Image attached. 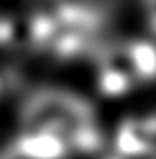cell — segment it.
I'll use <instances>...</instances> for the list:
<instances>
[{
  "label": "cell",
  "mask_w": 156,
  "mask_h": 159,
  "mask_svg": "<svg viewBox=\"0 0 156 159\" xmlns=\"http://www.w3.org/2000/svg\"><path fill=\"white\" fill-rule=\"evenodd\" d=\"M143 16L147 20L150 29L156 34V0H143Z\"/></svg>",
  "instance_id": "cell-1"
}]
</instances>
